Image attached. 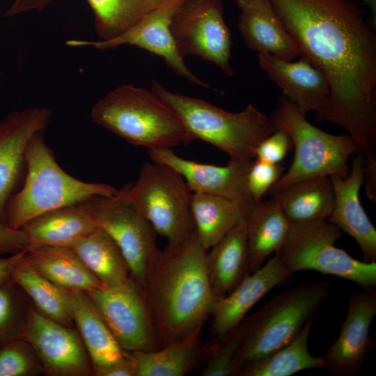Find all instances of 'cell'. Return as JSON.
Returning <instances> with one entry per match:
<instances>
[{
	"label": "cell",
	"instance_id": "obj_27",
	"mask_svg": "<svg viewBox=\"0 0 376 376\" xmlns=\"http://www.w3.org/2000/svg\"><path fill=\"white\" fill-rule=\"evenodd\" d=\"M26 258L41 275L69 292L105 287L71 248L40 246L26 251Z\"/></svg>",
	"mask_w": 376,
	"mask_h": 376
},
{
	"label": "cell",
	"instance_id": "obj_2",
	"mask_svg": "<svg viewBox=\"0 0 376 376\" xmlns=\"http://www.w3.org/2000/svg\"><path fill=\"white\" fill-rule=\"evenodd\" d=\"M207 250L194 233L159 249L143 285L159 347L203 326L218 299L209 280Z\"/></svg>",
	"mask_w": 376,
	"mask_h": 376
},
{
	"label": "cell",
	"instance_id": "obj_25",
	"mask_svg": "<svg viewBox=\"0 0 376 376\" xmlns=\"http://www.w3.org/2000/svg\"><path fill=\"white\" fill-rule=\"evenodd\" d=\"M256 202L193 192L191 214L195 230L208 251L240 222L246 219Z\"/></svg>",
	"mask_w": 376,
	"mask_h": 376
},
{
	"label": "cell",
	"instance_id": "obj_17",
	"mask_svg": "<svg viewBox=\"0 0 376 376\" xmlns=\"http://www.w3.org/2000/svg\"><path fill=\"white\" fill-rule=\"evenodd\" d=\"M148 154L151 160L166 164L181 175L192 192L253 201L246 185L253 159H230L225 166H217L185 159L171 148L149 150Z\"/></svg>",
	"mask_w": 376,
	"mask_h": 376
},
{
	"label": "cell",
	"instance_id": "obj_12",
	"mask_svg": "<svg viewBox=\"0 0 376 376\" xmlns=\"http://www.w3.org/2000/svg\"><path fill=\"white\" fill-rule=\"evenodd\" d=\"M86 293L123 350L150 352L159 348L150 308L143 289L134 279Z\"/></svg>",
	"mask_w": 376,
	"mask_h": 376
},
{
	"label": "cell",
	"instance_id": "obj_9",
	"mask_svg": "<svg viewBox=\"0 0 376 376\" xmlns=\"http://www.w3.org/2000/svg\"><path fill=\"white\" fill-rule=\"evenodd\" d=\"M342 230L327 220L290 224L274 253L291 274L314 270L349 280L363 288L376 287V262L355 259L336 246Z\"/></svg>",
	"mask_w": 376,
	"mask_h": 376
},
{
	"label": "cell",
	"instance_id": "obj_14",
	"mask_svg": "<svg viewBox=\"0 0 376 376\" xmlns=\"http://www.w3.org/2000/svg\"><path fill=\"white\" fill-rule=\"evenodd\" d=\"M181 0H167L119 36L107 40H70L72 47L91 46L98 49L116 48L123 45L136 46L162 58L176 75L205 88L208 84L197 78L186 66L170 31L171 17Z\"/></svg>",
	"mask_w": 376,
	"mask_h": 376
},
{
	"label": "cell",
	"instance_id": "obj_11",
	"mask_svg": "<svg viewBox=\"0 0 376 376\" xmlns=\"http://www.w3.org/2000/svg\"><path fill=\"white\" fill-rule=\"evenodd\" d=\"M97 226L114 241L132 279L142 288L148 269L159 249L152 225L121 194L86 202Z\"/></svg>",
	"mask_w": 376,
	"mask_h": 376
},
{
	"label": "cell",
	"instance_id": "obj_41",
	"mask_svg": "<svg viewBox=\"0 0 376 376\" xmlns=\"http://www.w3.org/2000/svg\"><path fill=\"white\" fill-rule=\"evenodd\" d=\"M100 376H136V367L131 353L127 352L120 361L106 369Z\"/></svg>",
	"mask_w": 376,
	"mask_h": 376
},
{
	"label": "cell",
	"instance_id": "obj_20",
	"mask_svg": "<svg viewBox=\"0 0 376 376\" xmlns=\"http://www.w3.org/2000/svg\"><path fill=\"white\" fill-rule=\"evenodd\" d=\"M291 275L274 255L217 301L211 314V334L214 338H220L237 326L260 299L272 289L288 281Z\"/></svg>",
	"mask_w": 376,
	"mask_h": 376
},
{
	"label": "cell",
	"instance_id": "obj_43",
	"mask_svg": "<svg viewBox=\"0 0 376 376\" xmlns=\"http://www.w3.org/2000/svg\"><path fill=\"white\" fill-rule=\"evenodd\" d=\"M25 252L0 256V285L11 281L13 269Z\"/></svg>",
	"mask_w": 376,
	"mask_h": 376
},
{
	"label": "cell",
	"instance_id": "obj_29",
	"mask_svg": "<svg viewBox=\"0 0 376 376\" xmlns=\"http://www.w3.org/2000/svg\"><path fill=\"white\" fill-rule=\"evenodd\" d=\"M202 327L156 350L130 352L136 376H184L189 373L201 360Z\"/></svg>",
	"mask_w": 376,
	"mask_h": 376
},
{
	"label": "cell",
	"instance_id": "obj_26",
	"mask_svg": "<svg viewBox=\"0 0 376 376\" xmlns=\"http://www.w3.org/2000/svg\"><path fill=\"white\" fill-rule=\"evenodd\" d=\"M272 195L290 224L327 220L334 207L329 176L301 180Z\"/></svg>",
	"mask_w": 376,
	"mask_h": 376
},
{
	"label": "cell",
	"instance_id": "obj_38",
	"mask_svg": "<svg viewBox=\"0 0 376 376\" xmlns=\"http://www.w3.org/2000/svg\"><path fill=\"white\" fill-rule=\"evenodd\" d=\"M292 147L288 134L283 130H276L258 144L255 152V159L272 164H280Z\"/></svg>",
	"mask_w": 376,
	"mask_h": 376
},
{
	"label": "cell",
	"instance_id": "obj_28",
	"mask_svg": "<svg viewBox=\"0 0 376 376\" xmlns=\"http://www.w3.org/2000/svg\"><path fill=\"white\" fill-rule=\"evenodd\" d=\"M290 226L274 197L254 203L246 217L251 272L260 268L280 248Z\"/></svg>",
	"mask_w": 376,
	"mask_h": 376
},
{
	"label": "cell",
	"instance_id": "obj_18",
	"mask_svg": "<svg viewBox=\"0 0 376 376\" xmlns=\"http://www.w3.org/2000/svg\"><path fill=\"white\" fill-rule=\"evenodd\" d=\"M258 65L266 76L281 88L283 95L306 117L319 112L330 93L326 75L304 56L286 61L269 54H258Z\"/></svg>",
	"mask_w": 376,
	"mask_h": 376
},
{
	"label": "cell",
	"instance_id": "obj_23",
	"mask_svg": "<svg viewBox=\"0 0 376 376\" xmlns=\"http://www.w3.org/2000/svg\"><path fill=\"white\" fill-rule=\"evenodd\" d=\"M207 251V271L218 300L229 293L251 273L246 219L226 234Z\"/></svg>",
	"mask_w": 376,
	"mask_h": 376
},
{
	"label": "cell",
	"instance_id": "obj_10",
	"mask_svg": "<svg viewBox=\"0 0 376 376\" xmlns=\"http://www.w3.org/2000/svg\"><path fill=\"white\" fill-rule=\"evenodd\" d=\"M224 3L181 0L171 17L170 31L183 57L198 56L232 76L231 35L224 17Z\"/></svg>",
	"mask_w": 376,
	"mask_h": 376
},
{
	"label": "cell",
	"instance_id": "obj_7",
	"mask_svg": "<svg viewBox=\"0 0 376 376\" xmlns=\"http://www.w3.org/2000/svg\"><path fill=\"white\" fill-rule=\"evenodd\" d=\"M269 119L276 130L288 134L295 148L290 168L269 189L271 194L306 178L333 175L346 177L350 171L349 158L361 151L349 134H331L310 123L283 95Z\"/></svg>",
	"mask_w": 376,
	"mask_h": 376
},
{
	"label": "cell",
	"instance_id": "obj_1",
	"mask_svg": "<svg viewBox=\"0 0 376 376\" xmlns=\"http://www.w3.org/2000/svg\"><path fill=\"white\" fill-rule=\"evenodd\" d=\"M299 56L327 77L318 122L345 129L366 155L376 148V33L351 0H269Z\"/></svg>",
	"mask_w": 376,
	"mask_h": 376
},
{
	"label": "cell",
	"instance_id": "obj_34",
	"mask_svg": "<svg viewBox=\"0 0 376 376\" xmlns=\"http://www.w3.org/2000/svg\"><path fill=\"white\" fill-rule=\"evenodd\" d=\"M242 322L220 338L203 346L202 376H236V362L244 340Z\"/></svg>",
	"mask_w": 376,
	"mask_h": 376
},
{
	"label": "cell",
	"instance_id": "obj_16",
	"mask_svg": "<svg viewBox=\"0 0 376 376\" xmlns=\"http://www.w3.org/2000/svg\"><path fill=\"white\" fill-rule=\"evenodd\" d=\"M52 115L47 107L29 108L0 121V221L4 224L7 203L25 166L27 145L33 135L45 131Z\"/></svg>",
	"mask_w": 376,
	"mask_h": 376
},
{
	"label": "cell",
	"instance_id": "obj_30",
	"mask_svg": "<svg viewBox=\"0 0 376 376\" xmlns=\"http://www.w3.org/2000/svg\"><path fill=\"white\" fill-rule=\"evenodd\" d=\"M70 248L105 286H118L133 279L120 249L100 228L97 227Z\"/></svg>",
	"mask_w": 376,
	"mask_h": 376
},
{
	"label": "cell",
	"instance_id": "obj_3",
	"mask_svg": "<svg viewBox=\"0 0 376 376\" xmlns=\"http://www.w3.org/2000/svg\"><path fill=\"white\" fill-rule=\"evenodd\" d=\"M44 132L36 133L29 141L25 152L26 178L6 205V224L14 229H21L47 212L118 192L108 184L85 182L66 173L46 144Z\"/></svg>",
	"mask_w": 376,
	"mask_h": 376
},
{
	"label": "cell",
	"instance_id": "obj_37",
	"mask_svg": "<svg viewBox=\"0 0 376 376\" xmlns=\"http://www.w3.org/2000/svg\"><path fill=\"white\" fill-rule=\"evenodd\" d=\"M10 281L0 285V343L18 338L16 329V302Z\"/></svg>",
	"mask_w": 376,
	"mask_h": 376
},
{
	"label": "cell",
	"instance_id": "obj_32",
	"mask_svg": "<svg viewBox=\"0 0 376 376\" xmlns=\"http://www.w3.org/2000/svg\"><path fill=\"white\" fill-rule=\"evenodd\" d=\"M11 280L31 298L42 314L65 326L73 320L70 292L38 272L26 259V252L15 265Z\"/></svg>",
	"mask_w": 376,
	"mask_h": 376
},
{
	"label": "cell",
	"instance_id": "obj_33",
	"mask_svg": "<svg viewBox=\"0 0 376 376\" xmlns=\"http://www.w3.org/2000/svg\"><path fill=\"white\" fill-rule=\"evenodd\" d=\"M167 0H87L102 40L115 38Z\"/></svg>",
	"mask_w": 376,
	"mask_h": 376
},
{
	"label": "cell",
	"instance_id": "obj_19",
	"mask_svg": "<svg viewBox=\"0 0 376 376\" xmlns=\"http://www.w3.org/2000/svg\"><path fill=\"white\" fill-rule=\"evenodd\" d=\"M364 157L357 154L346 177L329 176L334 194V203L328 221L351 236L358 244L363 261L376 262V230L359 199L363 182Z\"/></svg>",
	"mask_w": 376,
	"mask_h": 376
},
{
	"label": "cell",
	"instance_id": "obj_4",
	"mask_svg": "<svg viewBox=\"0 0 376 376\" xmlns=\"http://www.w3.org/2000/svg\"><path fill=\"white\" fill-rule=\"evenodd\" d=\"M91 117L129 143L148 150L188 145L194 140L171 108L152 91L132 85L109 92L93 106Z\"/></svg>",
	"mask_w": 376,
	"mask_h": 376
},
{
	"label": "cell",
	"instance_id": "obj_40",
	"mask_svg": "<svg viewBox=\"0 0 376 376\" xmlns=\"http://www.w3.org/2000/svg\"><path fill=\"white\" fill-rule=\"evenodd\" d=\"M367 196L376 201V156L374 153L367 155L364 159L363 182Z\"/></svg>",
	"mask_w": 376,
	"mask_h": 376
},
{
	"label": "cell",
	"instance_id": "obj_5",
	"mask_svg": "<svg viewBox=\"0 0 376 376\" xmlns=\"http://www.w3.org/2000/svg\"><path fill=\"white\" fill-rule=\"evenodd\" d=\"M151 91L171 108L192 138L225 152L232 160L256 158L258 144L276 129L269 118L249 103L240 112L225 111L205 100L175 93L153 81Z\"/></svg>",
	"mask_w": 376,
	"mask_h": 376
},
{
	"label": "cell",
	"instance_id": "obj_45",
	"mask_svg": "<svg viewBox=\"0 0 376 376\" xmlns=\"http://www.w3.org/2000/svg\"><path fill=\"white\" fill-rule=\"evenodd\" d=\"M0 350H1V347H0Z\"/></svg>",
	"mask_w": 376,
	"mask_h": 376
},
{
	"label": "cell",
	"instance_id": "obj_31",
	"mask_svg": "<svg viewBox=\"0 0 376 376\" xmlns=\"http://www.w3.org/2000/svg\"><path fill=\"white\" fill-rule=\"evenodd\" d=\"M312 324L313 319L288 343L268 356L245 365L237 376H290L304 370L325 368L322 357L312 355L308 348Z\"/></svg>",
	"mask_w": 376,
	"mask_h": 376
},
{
	"label": "cell",
	"instance_id": "obj_36",
	"mask_svg": "<svg viewBox=\"0 0 376 376\" xmlns=\"http://www.w3.org/2000/svg\"><path fill=\"white\" fill-rule=\"evenodd\" d=\"M284 170L281 164L253 159L246 179L247 189L251 199L256 203L262 201V198L277 182Z\"/></svg>",
	"mask_w": 376,
	"mask_h": 376
},
{
	"label": "cell",
	"instance_id": "obj_15",
	"mask_svg": "<svg viewBox=\"0 0 376 376\" xmlns=\"http://www.w3.org/2000/svg\"><path fill=\"white\" fill-rule=\"evenodd\" d=\"M375 314V288L350 295L338 336L322 357L325 368L338 376H353L360 372L373 348L370 327Z\"/></svg>",
	"mask_w": 376,
	"mask_h": 376
},
{
	"label": "cell",
	"instance_id": "obj_8",
	"mask_svg": "<svg viewBox=\"0 0 376 376\" xmlns=\"http://www.w3.org/2000/svg\"><path fill=\"white\" fill-rule=\"evenodd\" d=\"M120 191L169 244L182 242L194 233L193 192L173 168L153 160L147 162L135 183Z\"/></svg>",
	"mask_w": 376,
	"mask_h": 376
},
{
	"label": "cell",
	"instance_id": "obj_13",
	"mask_svg": "<svg viewBox=\"0 0 376 376\" xmlns=\"http://www.w3.org/2000/svg\"><path fill=\"white\" fill-rule=\"evenodd\" d=\"M19 338L31 346L50 375L82 376L91 373L76 334L40 312H29L20 329Z\"/></svg>",
	"mask_w": 376,
	"mask_h": 376
},
{
	"label": "cell",
	"instance_id": "obj_22",
	"mask_svg": "<svg viewBox=\"0 0 376 376\" xmlns=\"http://www.w3.org/2000/svg\"><path fill=\"white\" fill-rule=\"evenodd\" d=\"M97 227L84 203L47 212L31 220L22 229L27 237V251L40 246L70 248Z\"/></svg>",
	"mask_w": 376,
	"mask_h": 376
},
{
	"label": "cell",
	"instance_id": "obj_44",
	"mask_svg": "<svg viewBox=\"0 0 376 376\" xmlns=\"http://www.w3.org/2000/svg\"><path fill=\"white\" fill-rule=\"evenodd\" d=\"M365 3L370 9L374 22L375 24L376 16V0H360Z\"/></svg>",
	"mask_w": 376,
	"mask_h": 376
},
{
	"label": "cell",
	"instance_id": "obj_42",
	"mask_svg": "<svg viewBox=\"0 0 376 376\" xmlns=\"http://www.w3.org/2000/svg\"><path fill=\"white\" fill-rule=\"evenodd\" d=\"M52 0H15L4 14L5 17L15 16L28 11L42 10Z\"/></svg>",
	"mask_w": 376,
	"mask_h": 376
},
{
	"label": "cell",
	"instance_id": "obj_24",
	"mask_svg": "<svg viewBox=\"0 0 376 376\" xmlns=\"http://www.w3.org/2000/svg\"><path fill=\"white\" fill-rule=\"evenodd\" d=\"M73 320L91 359L95 375L126 354L85 292L70 291Z\"/></svg>",
	"mask_w": 376,
	"mask_h": 376
},
{
	"label": "cell",
	"instance_id": "obj_21",
	"mask_svg": "<svg viewBox=\"0 0 376 376\" xmlns=\"http://www.w3.org/2000/svg\"><path fill=\"white\" fill-rule=\"evenodd\" d=\"M237 28L248 48L258 54L293 61L299 51L269 0H235Z\"/></svg>",
	"mask_w": 376,
	"mask_h": 376
},
{
	"label": "cell",
	"instance_id": "obj_39",
	"mask_svg": "<svg viewBox=\"0 0 376 376\" xmlns=\"http://www.w3.org/2000/svg\"><path fill=\"white\" fill-rule=\"evenodd\" d=\"M28 240L23 229H14L0 221V256L26 251Z\"/></svg>",
	"mask_w": 376,
	"mask_h": 376
},
{
	"label": "cell",
	"instance_id": "obj_6",
	"mask_svg": "<svg viewBox=\"0 0 376 376\" xmlns=\"http://www.w3.org/2000/svg\"><path fill=\"white\" fill-rule=\"evenodd\" d=\"M327 281L299 283L276 295L242 321L244 340L236 362V376L245 365L260 360L288 343L327 299Z\"/></svg>",
	"mask_w": 376,
	"mask_h": 376
},
{
	"label": "cell",
	"instance_id": "obj_35",
	"mask_svg": "<svg viewBox=\"0 0 376 376\" xmlns=\"http://www.w3.org/2000/svg\"><path fill=\"white\" fill-rule=\"evenodd\" d=\"M3 345L0 350V376L31 375L40 370L25 340L16 338Z\"/></svg>",
	"mask_w": 376,
	"mask_h": 376
}]
</instances>
